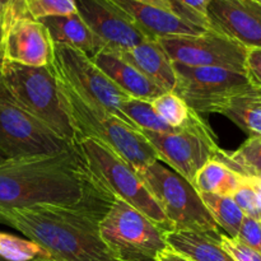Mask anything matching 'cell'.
<instances>
[{"mask_svg": "<svg viewBox=\"0 0 261 261\" xmlns=\"http://www.w3.org/2000/svg\"><path fill=\"white\" fill-rule=\"evenodd\" d=\"M101 198L112 196L92 177L76 144L58 155L0 165V213L35 205L76 206Z\"/></svg>", "mask_w": 261, "mask_h": 261, "instance_id": "obj_1", "label": "cell"}, {"mask_svg": "<svg viewBox=\"0 0 261 261\" xmlns=\"http://www.w3.org/2000/svg\"><path fill=\"white\" fill-rule=\"evenodd\" d=\"M114 200L13 209L0 213V223L17 229L58 261H117L99 236V222Z\"/></svg>", "mask_w": 261, "mask_h": 261, "instance_id": "obj_2", "label": "cell"}, {"mask_svg": "<svg viewBox=\"0 0 261 261\" xmlns=\"http://www.w3.org/2000/svg\"><path fill=\"white\" fill-rule=\"evenodd\" d=\"M0 81L8 96L20 109L61 139L76 144L78 133L51 64L25 66L4 60L0 65Z\"/></svg>", "mask_w": 261, "mask_h": 261, "instance_id": "obj_3", "label": "cell"}, {"mask_svg": "<svg viewBox=\"0 0 261 261\" xmlns=\"http://www.w3.org/2000/svg\"><path fill=\"white\" fill-rule=\"evenodd\" d=\"M58 78V76H56ZM59 81V79H58ZM66 107L81 138H92L111 148L137 172L158 161L154 150L135 127L106 110L87 103L66 84L59 81Z\"/></svg>", "mask_w": 261, "mask_h": 261, "instance_id": "obj_4", "label": "cell"}, {"mask_svg": "<svg viewBox=\"0 0 261 261\" xmlns=\"http://www.w3.org/2000/svg\"><path fill=\"white\" fill-rule=\"evenodd\" d=\"M76 148L92 177L106 193L132 205L166 232L171 231V224L147 190L139 173L124 158L92 138L78 139Z\"/></svg>", "mask_w": 261, "mask_h": 261, "instance_id": "obj_5", "label": "cell"}, {"mask_svg": "<svg viewBox=\"0 0 261 261\" xmlns=\"http://www.w3.org/2000/svg\"><path fill=\"white\" fill-rule=\"evenodd\" d=\"M147 190L171 224V231H196L221 234L194 185L163 165L150 163L139 171Z\"/></svg>", "mask_w": 261, "mask_h": 261, "instance_id": "obj_6", "label": "cell"}, {"mask_svg": "<svg viewBox=\"0 0 261 261\" xmlns=\"http://www.w3.org/2000/svg\"><path fill=\"white\" fill-rule=\"evenodd\" d=\"M165 233L162 227L119 199L99 222V236L117 261H157L168 249Z\"/></svg>", "mask_w": 261, "mask_h": 261, "instance_id": "obj_7", "label": "cell"}, {"mask_svg": "<svg viewBox=\"0 0 261 261\" xmlns=\"http://www.w3.org/2000/svg\"><path fill=\"white\" fill-rule=\"evenodd\" d=\"M51 68L59 81L66 84L87 103L106 110L139 130L121 111L122 105L130 97L117 88L86 54L70 46L53 43Z\"/></svg>", "mask_w": 261, "mask_h": 261, "instance_id": "obj_8", "label": "cell"}, {"mask_svg": "<svg viewBox=\"0 0 261 261\" xmlns=\"http://www.w3.org/2000/svg\"><path fill=\"white\" fill-rule=\"evenodd\" d=\"M0 89V154L9 161L51 157L73 147Z\"/></svg>", "mask_w": 261, "mask_h": 261, "instance_id": "obj_9", "label": "cell"}, {"mask_svg": "<svg viewBox=\"0 0 261 261\" xmlns=\"http://www.w3.org/2000/svg\"><path fill=\"white\" fill-rule=\"evenodd\" d=\"M173 63V61H172ZM180 96L196 114H219L233 97L254 89L244 73L222 68H201L173 63Z\"/></svg>", "mask_w": 261, "mask_h": 261, "instance_id": "obj_10", "label": "cell"}, {"mask_svg": "<svg viewBox=\"0 0 261 261\" xmlns=\"http://www.w3.org/2000/svg\"><path fill=\"white\" fill-rule=\"evenodd\" d=\"M154 150L158 161L193 184L198 171L221 149L205 120L172 133L139 130Z\"/></svg>", "mask_w": 261, "mask_h": 261, "instance_id": "obj_11", "label": "cell"}, {"mask_svg": "<svg viewBox=\"0 0 261 261\" xmlns=\"http://www.w3.org/2000/svg\"><path fill=\"white\" fill-rule=\"evenodd\" d=\"M158 42L173 63L245 74L247 48L213 30L195 36L163 37Z\"/></svg>", "mask_w": 261, "mask_h": 261, "instance_id": "obj_12", "label": "cell"}, {"mask_svg": "<svg viewBox=\"0 0 261 261\" xmlns=\"http://www.w3.org/2000/svg\"><path fill=\"white\" fill-rule=\"evenodd\" d=\"M75 10L89 30L106 45V51L120 53L149 40L109 0H75Z\"/></svg>", "mask_w": 261, "mask_h": 261, "instance_id": "obj_13", "label": "cell"}, {"mask_svg": "<svg viewBox=\"0 0 261 261\" xmlns=\"http://www.w3.org/2000/svg\"><path fill=\"white\" fill-rule=\"evenodd\" d=\"M53 59V42L40 20L27 13L5 17L4 60L25 66H46Z\"/></svg>", "mask_w": 261, "mask_h": 261, "instance_id": "obj_14", "label": "cell"}, {"mask_svg": "<svg viewBox=\"0 0 261 261\" xmlns=\"http://www.w3.org/2000/svg\"><path fill=\"white\" fill-rule=\"evenodd\" d=\"M209 30L244 47H261V4L254 0H212L206 9Z\"/></svg>", "mask_w": 261, "mask_h": 261, "instance_id": "obj_15", "label": "cell"}, {"mask_svg": "<svg viewBox=\"0 0 261 261\" xmlns=\"http://www.w3.org/2000/svg\"><path fill=\"white\" fill-rule=\"evenodd\" d=\"M121 10L149 40L171 36H195L208 30L193 24L173 13L134 0H109Z\"/></svg>", "mask_w": 261, "mask_h": 261, "instance_id": "obj_16", "label": "cell"}, {"mask_svg": "<svg viewBox=\"0 0 261 261\" xmlns=\"http://www.w3.org/2000/svg\"><path fill=\"white\" fill-rule=\"evenodd\" d=\"M163 92H172L176 86L173 63L158 40H147L129 50L116 53Z\"/></svg>", "mask_w": 261, "mask_h": 261, "instance_id": "obj_17", "label": "cell"}, {"mask_svg": "<svg viewBox=\"0 0 261 261\" xmlns=\"http://www.w3.org/2000/svg\"><path fill=\"white\" fill-rule=\"evenodd\" d=\"M93 63L109 76L112 83L130 98L153 101L165 92L138 69L112 51H102L92 58Z\"/></svg>", "mask_w": 261, "mask_h": 261, "instance_id": "obj_18", "label": "cell"}, {"mask_svg": "<svg viewBox=\"0 0 261 261\" xmlns=\"http://www.w3.org/2000/svg\"><path fill=\"white\" fill-rule=\"evenodd\" d=\"M40 22L47 30L53 43L70 46L91 59L107 50L106 45L89 30L76 12L69 15L42 18Z\"/></svg>", "mask_w": 261, "mask_h": 261, "instance_id": "obj_19", "label": "cell"}, {"mask_svg": "<svg viewBox=\"0 0 261 261\" xmlns=\"http://www.w3.org/2000/svg\"><path fill=\"white\" fill-rule=\"evenodd\" d=\"M221 234L196 231H168L165 233L168 249L191 261H234L222 247Z\"/></svg>", "mask_w": 261, "mask_h": 261, "instance_id": "obj_20", "label": "cell"}, {"mask_svg": "<svg viewBox=\"0 0 261 261\" xmlns=\"http://www.w3.org/2000/svg\"><path fill=\"white\" fill-rule=\"evenodd\" d=\"M242 177L223 162L213 158L198 171L193 185L198 193L232 196L241 185Z\"/></svg>", "mask_w": 261, "mask_h": 261, "instance_id": "obj_21", "label": "cell"}, {"mask_svg": "<svg viewBox=\"0 0 261 261\" xmlns=\"http://www.w3.org/2000/svg\"><path fill=\"white\" fill-rule=\"evenodd\" d=\"M249 137H261V92L251 89L233 97L219 112Z\"/></svg>", "mask_w": 261, "mask_h": 261, "instance_id": "obj_22", "label": "cell"}, {"mask_svg": "<svg viewBox=\"0 0 261 261\" xmlns=\"http://www.w3.org/2000/svg\"><path fill=\"white\" fill-rule=\"evenodd\" d=\"M150 105L155 114L172 129H184L204 120L175 92H165L150 101Z\"/></svg>", "mask_w": 261, "mask_h": 261, "instance_id": "obj_23", "label": "cell"}, {"mask_svg": "<svg viewBox=\"0 0 261 261\" xmlns=\"http://www.w3.org/2000/svg\"><path fill=\"white\" fill-rule=\"evenodd\" d=\"M204 205L214 219L219 229L226 232V236L236 239L241 228L245 214L239 208L232 196L214 195V194L199 193Z\"/></svg>", "mask_w": 261, "mask_h": 261, "instance_id": "obj_24", "label": "cell"}, {"mask_svg": "<svg viewBox=\"0 0 261 261\" xmlns=\"http://www.w3.org/2000/svg\"><path fill=\"white\" fill-rule=\"evenodd\" d=\"M214 158L239 175L261 178V137H249L239 149L232 153L219 149Z\"/></svg>", "mask_w": 261, "mask_h": 261, "instance_id": "obj_25", "label": "cell"}, {"mask_svg": "<svg viewBox=\"0 0 261 261\" xmlns=\"http://www.w3.org/2000/svg\"><path fill=\"white\" fill-rule=\"evenodd\" d=\"M121 111L139 130H148L153 133H172L178 130L168 126L155 114L149 101L129 98L122 105Z\"/></svg>", "mask_w": 261, "mask_h": 261, "instance_id": "obj_26", "label": "cell"}, {"mask_svg": "<svg viewBox=\"0 0 261 261\" xmlns=\"http://www.w3.org/2000/svg\"><path fill=\"white\" fill-rule=\"evenodd\" d=\"M0 257L5 261H35L51 256L31 240L0 232Z\"/></svg>", "mask_w": 261, "mask_h": 261, "instance_id": "obj_27", "label": "cell"}, {"mask_svg": "<svg viewBox=\"0 0 261 261\" xmlns=\"http://www.w3.org/2000/svg\"><path fill=\"white\" fill-rule=\"evenodd\" d=\"M28 15L36 20L75 13V0H23Z\"/></svg>", "mask_w": 261, "mask_h": 261, "instance_id": "obj_28", "label": "cell"}, {"mask_svg": "<svg viewBox=\"0 0 261 261\" xmlns=\"http://www.w3.org/2000/svg\"><path fill=\"white\" fill-rule=\"evenodd\" d=\"M232 199H233L234 203L239 205V208L241 209L242 213L245 214V217L261 219L259 201H257L256 193H255L249 177H246V176L242 177L241 185H240L239 189L234 191V194L232 195Z\"/></svg>", "mask_w": 261, "mask_h": 261, "instance_id": "obj_29", "label": "cell"}, {"mask_svg": "<svg viewBox=\"0 0 261 261\" xmlns=\"http://www.w3.org/2000/svg\"><path fill=\"white\" fill-rule=\"evenodd\" d=\"M134 2L161 8V9H165L167 10V12H171L173 13V14L178 15L180 18L193 23V24H196L199 25V27H203L205 28V30H209V24L206 18L201 17V15L194 13L193 10L188 9V8L184 7V5L181 4L180 2H177V0H134Z\"/></svg>", "mask_w": 261, "mask_h": 261, "instance_id": "obj_30", "label": "cell"}, {"mask_svg": "<svg viewBox=\"0 0 261 261\" xmlns=\"http://www.w3.org/2000/svg\"><path fill=\"white\" fill-rule=\"evenodd\" d=\"M219 241H221L222 247L231 255L234 261H261L260 252L247 246L239 239H232L224 233H221Z\"/></svg>", "mask_w": 261, "mask_h": 261, "instance_id": "obj_31", "label": "cell"}, {"mask_svg": "<svg viewBox=\"0 0 261 261\" xmlns=\"http://www.w3.org/2000/svg\"><path fill=\"white\" fill-rule=\"evenodd\" d=\"M236 239L261 254V219L245 217Z\"/></svg>", "mask_w": 261, "mask_h": 261, "instance_id": "obj_32", "label": "cell"}, {"mask_svg": "<svg viewBox=\"0 0 261 261\" xmlns=\"http://www.w3.org/2000/svg\"><path fill=\"white\" fill-rule=\"evenodd\" d=\"M245 75L251 87L261 92V47L249 48L245 60Z\"/></svg>", "mask_w": 261, "mask_h": 261, "instance_id": "obj_33", "label": "cell"}, {"mask_svg": "<svg viewBox=\"0 0 261 261\" xmlns=\"http://www.w3.org/2000/svg\"><path fill=\"white\" fill-rule=\"evenodd\" d=\"M0 10L5 13V17L27 13L23 0H0Z\"/></svg>", "mask_w": 261, "mask_h": 261, "instance_id": "obj_34", "label": "cell"}, {"mask_svg": "<svg viewBox=\"0 0 261 261\" xmlns=\"http://www.w3.org/2000/svg\"><path fill=\"white\" fill-rule=\"evenodd\" d=\"M177 2H180L184 7L193 10L196 14L206 18V9H208L209 3H211L212 0H177Z\"/></svg>", "mask_w": 261, "mask_h": 261, "instance_id": "obj_35", "label": "cell"}, {"mask_svg": "<svg viewBox=\"0 0 261 261\" xmlns=\"http://www.w3.org/2000/svg\"><path fill=\"white\" fill-rule=\"evenodd\" d=\"M157 261H191V260L186 259V257L178 255L177 252L167 249V250H165V251H163L160 256H158Z\"/></svg>", "mask_w": 261, "mask_h": 261, "instance_id": "obj_36", "label": "cell"}, {"mask_svg": "<svg viewBox=\"0 0 261 261\" xmlns=\"http://www.w3.org/2000/svg\"><path fill=\"white\" fill-rule=\"evenodd\" d=\"M4 36H5V13L0 10V65L4 61Z\"/></svg>", "mask_w": 261, "mask_h": 261, "instance_id": "obj_37", "label": "cell"}, {"mask_svg": "<svg viewBox=\"0 0 261 261\" xmlns=\"http://www.w3.org/2000/svg\"><path fill=\"white\" fill-rule=\"evenodd\" d=\"M35 261H58V260L53 259V257H47V259H37V260H35Z\"/></svg>", "mask_w": 261, "mask_h": 261, "instance_id": "obj_38", "label": "cell"}, {"mask_svg": "<svg viewBox=\"0 0 261 261\" xmlns=\"http://www.w3.org/2000/svg\"><path fill=\"white\" fill-rule=\"evenodd\" d=\"M7 161H8L7 158H4L2 154H0V165H3V163H5V162H7Z\"/></svg>", "mask_w": 261, "mask_h": 261, "instance_id": "obj_39", "label": "cell"}, {"mask_svg": "<svg viewBox=\"0 0 261 261\" xmlns=\"http://www.w3.org/2000/svg\"><path fill=\"white\" fill-rule=\"evenodd\" d=\"M254 2H256V3H259V4H261V0H254Z\"/></svg>", "mask_w": 261, "mask_h": 261, "instance_id": "obj_40", "label": "cell"}, {"mask_svg": "<svg viewBox=\"0 0 261 261\" xmlns=\"http://www.w3.org/2000/svg\"><path fill=\"white\" fill-rule=\"evenodd\" d=\"M0 89H2V81H0Z\"/></svg>", "mask_w": 261, "mask_h": 261, "instance_id": "obj_41", "label": "cell"}, {"mask_svg": "<svg viewBox=\"0 0 261 261\" xmlns=\"http://www.w3.org/2000/svg\"><path fill=\"white\" fill-rule=\"evenodd\" d=\"M0 261H5V260H3V259H2V257H0Z\"/></svg>", "mask_w": 261, "mask_h": 261, "instance_id": "obj_42", "label": "cell"}]
</instances>
